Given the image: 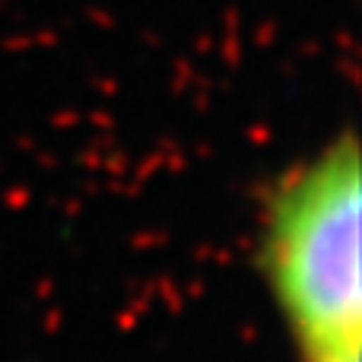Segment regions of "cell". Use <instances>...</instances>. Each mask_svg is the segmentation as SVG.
Returning <instances> with one entry per match:
<instances>
[{
    "instance_id": "2",
    "label": "cell",
    "mask_w": 362,
    "mask_h": 362,
    "mask_svg": "<svg viewBox=\"0 0 362 362\" xmlns=\"http://www.w3.org/2000/svg\"><path fill=\"white\" fill-rule=\"evenodd\" d=\"M305 362H362V350H359V353H340V356H321V359H305Z\"/></svg>"
},
{
    "instance_id": "1",
    "label": "cell",
    "mask_w": 362,
    "mask_h": 362,
    "mask_svg": "<svg viewBox=\"0 0 362 362\" xmlns=\"http://www.w3.org/2000/svg\"><path fill=\"white\" fill-rule=\"evenodd\" d=\"M261 270L305 359L362 350V153L353 127L270 185Z\"/></svg>"
}]
</instances>
